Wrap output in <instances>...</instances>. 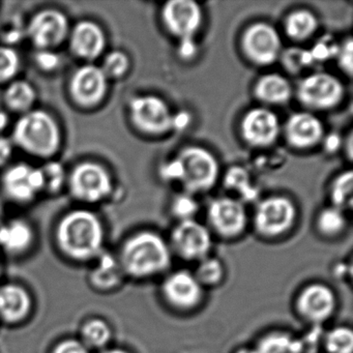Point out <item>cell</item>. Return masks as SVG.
Segmentation results:
<instances>
[{"instance_id":"obj_29","label":"cell","mask_w":353,"mask_h":353,"mask_svg":"<svg viewBox=\"0 0 353 353\" xmlns=\"http://www.w3.org/2000/svg\"><path fill=\"white\" fill-rule=\"evenodd\" d=\"M194 276L202 287L216 286L222 282L225 276L224 266L216 258L205 257L200 260Z\"/></svg>"},{"instance_id":"obj_35","label":"cell","mask_w":353,"mask_h":353,"mask_svg":"<svg viewBox=\"0 0 353 353\" xmlns=\"http://www.w3.org/2000/svg\"><path fill=\"white\" fill-rule=\"evenodd\" d=\"M20 59L14 49L0 47V82L11 80L19 71Z\"/></svg>"},{"instance_id":"obj_15","label":"cell","mask_w":353,"mask_h":353,"mask_svg":"<svg viewBox=\"0 0 353 353\" xmlns=\"http://www.w3.org/2000/svg\"><path fill=\"white\" fill-rule=\"evenodd\" d=\"M208 220L214 230L225 239H233L247 226V212L241 202L232 198L214 200L208 208Z\"/></svg>"},{"instance_id":"obj_46","label":"cell","mask_w":353,"mask_h":353,"mask_svg":"<svg viewBox=\"0 0 353 353\" xmlns=\"http://www.w3.org/2000/svg\"><path fill=\"white\" fill-rule=\"evenodd\" d=\"M235 353H258L255 348H241Z\"/></svg>"},{"instance_id":"obj_8","label":"cell","mask_w":353,"mask_h":353,"mask_svg":"<svg viewBox=\"0 0 353 353\" xmlns=\"http://www.w3.org/2000/svg\"><path fill=\"white\" fill-rule=\"evenodd\" d=\"M245 57L257 65L274 63L280 57L282 43L276 30L270 24L255 23L247 28L241 38Z\"/></svg>"},{"instance_id":"obj_39","label":"cell","mask_w":353,"mask_h":353,"mask_svg":"<svg viewBox=\"0 0 353 353\" xmlns=\"http://www.w3.org/2000/svg\"><path fill=\"white\" fill-rule=\"evenodd\" d=\"M52 353H90L88 348L81 341L68 339L59 343Z\"/></svg>"},{"instance_id":"obj_1","label":"cell","mask_w":353,"mask_h":353,"mask_svg":"<svg viewBox=\"0 0 353 353\" xmlns=\"http://www.w3.org/2000/svg\"><path fill=\"white\" fill-rule=\"evenodd\" d=\"M57 235L61 251L72 259L84 261L102 253L104 229L98 216L88 210L68 214L59 223Z\"/></svg>"},{"instance_id":"obj_37","label":"cell","mask_w":353,"mask_h":353,"mask_svg":"<svg viewBox=\"0 0 353 353\" xmlns=\"http://www.w3.org/2000/svg\"><path fill=\"white\" fill-rule=\"evenodd\" d=\"M171 210L174 216L181 221L193 220L198 210V204L193 198L188 195H181L175 198L172 202Z\"/></svg>"},{"instance_id":"obj_6","label":"cell","mask_w":353,"mask_h":353,"mask_svg":"<svg viewBox=\"0 0 353 353\" xmlns=\"http://www.w3.org/2000/svg\"><path fill=\"white\" fill-rule=\"evenodd\" d=\"M296 219L294 204L284 197H272L263 200L255 212L256 230L268 239L280 236L290 230Z\"/></svg>"},{"instance_id":"obj_27","label":"cell","mask_w":353,"mask_h":353,"mask_svg":"<svg viewBox=\"0 0 353 353\" xmlns=\"http://www.w3.org/2000/svg\"><path fill=\"white\" fill-rule=\"evenodd\" d=\"M36 90L26 81H15L10 84L5 94L8 106L14 111H26L36 101Z\"/></svg>"},{"instance_id":"obj_16","label":"cell","mask_w":353,"mask_h":353,"mask_svg":"<svg viewBox=\"0 0 353 353\" xmlns=\"http://www.w3.org/2000/svg\"><path fill=\"white\" fill-rule=\"evenodd\" d=\"M241 130L243 139L250 145L266 148L278 138L280 123L278 117L268 109H252L243 117Z\"/></svg>"},{"instance_id":"obj_32","label":"cell","mask_w":353,"mask_h":353,"mask_svg":"<svg viewBox=\"0 0 353 353\" xmlns=\"http://www.w3.org/2000/svg\"><path fill=\"white\" fill-rule=\"evenodd\" d=\"M353 175L351 171L342 173L336 177L332 187V200L334 208L342 210V208H351L352 205Z\"/></svg>"},{"instance_id":"obj_47","label":"cell","mask_w":353,"mask_h":353,"mask_svg":"<svg viewBox=\"0 0 353 353\" xmlns=\"http://www.w3.org/2000/svg\"><path fill=\"white\" fill-rule=\"evenodd\" d=\"M1 214H3V206H1V203H0V216H1Z\"/></svg>"},{"instance_id":"obj_12","label":"cell","mask_w":353,"mask_h":353,"mask_svg":"<svg viewBox=\"0 0 353 353\" xmlns=\"http://www.w3.org/2000/svg\"><path fill=\"white\" fill-rule=\"evenodd\" d=\"M162 20L172 36L181 41L194 40V36L201 28L203 14L195 1L172 0L163 8Z\"/></svg>"},{"instance_id":"obj_44","label":"cell","mask_w":353,"mask_h":353,"mask_svg":"<svg viewBox=\"0 0 353 353\" xmlns=\"http://www.w3.org/2000/svg\"><path fill=\"white\" fill-rule=\"evenodd\" d=\"M9 123V117L6 113L0 112V130L5 129Z\"/></svg>"},{"instance_id":"obj_30","label":"cell","mask_w":353,"mask_h":353,"mask_svg":"<svg viewBox=\"0 0 353 353\" xmlns=\"http://www.w3.org/2000/svg\"><path fill=\"white\" fill-rule=\"evenodd\" d=\"M324 348L327 353H352V330L347 326L332 328L324 338Z\"/></svg>"},{"instance_id":"obj_43","label":"cell","mask_w":353,"mask_h":353,"mask_svg":"<svg viewBox=\"0 0 353 353\" xmlns=\"http://www.w3.org/2000/svg\"><path fill=\"white\" fill-rule=\"evenodd\" d=\"M196 44L194 40L181 41V46H179V54L183 59H191L195 55Z\"/></svg>"},{"instance_id":"obj_22","label":"cell","mask_w":353,"mask_h":353,"mask_svg":"<svg viewBox=\"0 0 353 353\" xmlns=\"http://www.w3.org/2000/svg\"><path fill=\"white\" fill-rule=\"evenodd\" d=\"M256 98L266 104L280 105L288 102L292 96V88L288 80L279 74H268L256 82Z\"/></svg>"},{"instance_id":"obj_38","label":"cell","mask_w":353,"mask_h":353,"mask_svg":"<svg viewBox=\"0 0 353 353\" xmlns=\"http://www.w3.org/2000/svg\"><path fill=\"white\" fill-rule=\"evenodd\" d=\"M352 41H351V39H348L344 43V45L336 51L340 67L348 76H351V74H352Z\"/></svg>"},{"instance_id":"obj_34","label":"cell","mask_w":353,"mask_h":353,"mask_svg":"<svg viewBox=\"0 0 353 353\" xmlns=\"http://www.w3.org/2000/svg\"><path fill=\"white\" fill-rule=\"evenodd\" d=\"M130 69L129 57L121 51H113L105 59L103 72L106 77H123Z\"/></svg>"},{"instance_id":"obj_31","label":"cell","mask_w":353,"mask_h":353,"mask_svg":"<svg viewBox=\"0 0 353 353\" xmlns=\"http://www.w3.org/2000/svg\"><path fill=\"white\" fill-rule=\"evenodd\" d=\"M346 220L342 210L336 208H325L317 218V229L326 237H334L343 232Z\"/></svg>"},{"instance_id":"obj_14","label":"cell","mask_w":353,"mask_h":353,"mask_svg":"<svg viewBox=\"0 0 353 353\" xmlns=\"http://www.w3.org/2000/svg\"><path fill=\"white\" fill-rule=\"evenodd\" d=\"M69 32V22L61 12L44 10L37 14L28 26V34L36 46L49 50L61 44Z\"/></svg>"},{"instance_id":"obj_4","label":"cell","mask_w":353,"mask_h":353,"mask_svg":"<svg viewBox=\"0 0 353 353\" xmlns=\"http://www.w3.org/2000/svg\"><path fill=\"white\" fill-rule=\"evenodd\" d=\"M181 179L189 192H205L214 187L219 176V163L214 154L201 148H187L176 157Z\"/></svg>"},{"instance_id":"obj_42","label":"cell","mask_w":353,"mask_h":353,"mask_svg":"<svg viewBox=\"0 0 353 353\" xmlns=\"http://www.w3.org/2000/svg\"><path fill=\"white\" fill-rule=\"evenodd\" d=\"M13 154V143L8 138L0 137V166L8 162Z\"/></svg>"},{"instance_id":"obj_36","label":"cell","mask_w":353,"mask_h":353,"mask_svg":"<svg viewBox=\"0 0 353 353\" xmlns=\"http://www.w3.org/2000/svg\"><path fill=\"white\" fill-rule=\"evenodd\" d=\"M44 179V190L49 192H57L63 187L65 181V170L63 165L57 162H50L45 165L42 169Z\"/></svg>"},{"instance_id":"obj_10","label":"cell","mask_w":353,"mask_h":353,"mask_svg":"<svg viewBox=\"0 0 353 353\" xmlns=\"http://www.w3.org/2000/svg\"><path fill=\"white\" fill-rule=\"evenodd\" d=\"M173 251L185 260H202L212 248V235L203 225L195 220L181 221L171 234Z\"/></svg>"},{"instance_id":"obj_17","label":"cell","mask_w":353,"mask_h":353,"mask_svg":"<svg viewBox=\"0 0 353 353\" xmlns=\"http://www.w3.org/2000/svg\"><path fill=\"white\" fill-rule=\"evenodd\" d=\"M3 185L6 193L12 199L30 201L44 190L42 171L30 165H16L3 175Z\"/></svg>"},{"instance_id":"obj_3","label":"cell","mask_w":353,"mask_h":353,"mask_svg":"<svg viewBox=\"0 0 353 353\" xmlns=\"http://www.w3.org/2000/svg\"><path fill=\"white\" fill-rule=\"evenodd\" d=\"M16 144L39 157L54 154L61 145V131L54 119L42 110L30 111L16 123L14 129Z\"/></svg>"},{"instance_id":"obj_26","label":"cell","mask_w":353,"mask_h":353,"mask_svg":"<svg viewBox=\"0 0 353 353\" xmlns=\"http://www.w3.org/2000/svg\"><path fill=\"white\" fill-rule=\"evenodd\" d=\"M318 20L307 10L292 12L285 21V32L291 40L301 42L307 40L317 30Z\"/></svg>"},{"instance_id":"obj_23","label":"cell","mask_w":353,"mask_h":353,"mask_svg":"<svg viewBox=\"0 0 353 353\" xmlns=\"http://www.w3.org/2000/svg\"><path fill=\"white\" fill-rule=\"evenodd\" d=\"M32 227L22 220H14L0 226V247L10 254H20L32 245Z\"/></svg>"},{"instance_id":"obj_45","label":"cell","mask_w":353,"mask_h":353,"mask_svg":"<svg viewBox=\"0 0 353 353\" xmlns=\"http://www.w3.org/2000/svg\"><path fill=\"white\" fill-rule=\"evenodd\" d=\"M102 353H130V352H128L127 350H123V349L113 348V349H108V350H105L104 352H102Z\"/></svg>"},{"instance_id":"obj_11","label":"cell","mask_w":353,"mask_h":353,"mask_svg":"<svg viewBox=\"0 0 353 353\" xmlns=\"http://www.w3.org/2000/svg\"><path fill=\"white\" fill-rule=\"evenodd\" d=\"M72 194L77 199L98 202L112 190V181L106 169L94 163H84L74 169L70 179Z\"/></svg>"},{"instance_id":"obj_7","label":"cell","mask_w":353,"mask_h":353,"mask_svg":"<svg viewBox=\"0 0 353 353\" xmlns=\"http://www.w3.org/2000/svg\"><path fill=\"white\" fill-rule=\"evenodd\" d=\"M134 125L148 135H162L173 128V115L168 105L154 96L138 97L130 104Z\"/></svg>"},{"instance_id":"obj_41","label":"cell","mask_w":353,"mask_h":353,"mask_svg":"<svg viewBox=\"0 0 353 353\" xmlns=\"http://www.w3.org/2000/svg\"><path fill=\"white\" fill-rule=\"evenodd\" d=\"M161 174L166 179L179 181V179H181V168H179V162H177L176 159L173 160L172 162H169L168 164L164 165Z\"/></svg>"},{"instance_id":"obj_9","label":"cell","mask_w":353,"mask_h":353,"mask_svg":"<svg viewBox=\"0 0 353 353\" xmlns=\"http://www.w3.org/2000/svg\"><path fill=\"white\" fill-rule=\"evenodd\" d=\"M294 305L297 314L305 321L321 324L336 311V293L323 283H312L299 293Z\"/></svg>"},{"instance_id":"obj_40","label":"cell","mask_w":353,"mask_h":353,"mask_svg":"<svg viewBox=\"0 0 353 353\" xmlns=\"http://www.w3.org/2000/svg\"><path fill=\"white\" fill-rule=\"evenodd\" d=\"M36 61L41 69L45 71L54 70L59 65V57L50 50H41L37 54Z\"/></svg>"},{"instance_id":"obj_21","label":"cell","mask_w":353,"mask_h":353,"mask_svg":"<svg viewBox=\"0 0 353 353\" xmlns=\"http://www.w3.org/2000/svg\"><path fill=\"white\" fill-rule=\"evenodd\" d=\"M32 299L26 289L17 284L0 287V317L9 323H17L28 317Z\"/></svg>"},{"instance_id":"obj_33","label":"cell","mask_w":353,"mask_h":353,"mask_svg":"<svg viewBox=\"0 0 353 353\" xmlns=\"http://www.w3.org/2000/svg\"><path fill=\"white\" fill-rule=\"evenodd\" d=\"M225 185L228 189H233L241 193L247 200H252L256 195V191L251 185L249 174L241 167H233L225 177Z\"/></svg>"},{"instance_id":"obj_28","label":"cell","mask_w":353,"mask_h":353,"mask_svg":"<svg viewBox=\"0 0 353 353\" xmlns=\"http://www.w3.org/2000/svg\"><path fill=\"white\" fill-rule=\"evenodd\" d=\"M82 341L88 348H101L108 344L112 332L110 326L102 319H92L86 322L82 327Z\"/></svg>"},{"instance_id":"obj_5","label":"cell","mask_w":353,"mask_h":353,"mask_svg":"<svg viewBox=\"0 0 353 353\" xmlns=\"http://www.w3.org/2000/svg\"><path fill=\"white\" fill-rule=\"evenodd\" d=\"M299 102L313 110H327L338 106L344 97V88L330 74L316 73L305 77L297 88Z\"/></svg>"},{"instance_id":"obj_25","label":"cell","mask_w":353,"mask_h":353,"mask_svg":"<svg viewBox=\"0 0 353 353\" xmlns=\"http://www.w3.org/2000/svg\"><path fill=\"white\" fill-rule=\"evenodd\" d=\"M258 353H303L301 339L286 332H272L260 339L256 346Z\"/></svg>"},{"instance_id":"obj_24","label":"cell","mask_w":353,"mask_h":353,"mask_svg":"<svg viewBox=\"0 0 353 353\" xmlns=\"http://www.w3.org/2000/svg\"><path fill=\"white\" fill-rule=\"evenodd\" d=\"M97 258V265L90 274L92 284L99 290L104 291L119 286L123 274L119 260L110 254H100Z\"/></svg>"},{"instance_id":"obj_19","label":"cell","mask_w":353,"mask_h":353,"mask_svg":"<svg viewBox=\"0 0 353 353\" xmlns=\"http://www.w3.org/2000/svg\"><path fill=\"white\" fill-rule=\"evenodd\" d=\"M287 141L293 148L307 150L313 148L323 137L321 121L309 112L291 115L285 125Z\"/></svg>"},{"instance_id":"obj_18","label":"cell","mask_w":353,"mask_h":353,"mask_svg":"<svg viewBox=\"0 0 353 353\" xmlns=\"http://www.w3.org/2000/svg\"><path fill=\"white\" fill-rule=\"evenodd\" d=\"M107 79L102 68L84 65L72 78V96L82 106H94L106 94Z\"/></svg>"},{"instance_id":"obj_20","label":"cell","mask_w":353,"mask_h":353,"mask_svg":"<svg viewBox=\"0 0 353 353\" xmlns=\"http://www.w3.org/2000/svg\"><path fill=\"white\" fill-rule=\"evenodd\" d=\"M106 39L102 28L90 21H82L71 34V47L77 57L92 61L102 54Z\"/></svg>"},{"instance_id":"obj_2","label":"cell","mask_w":353,"mask_h":353,"mask_svg":"<svg viewBox=\"0 0 353 353\" xmlns=\"http://www.w3.org/2000/svg\"><path fill=\"white\" fill-rule=\"evenodd\" d=\"M119 263L123 272L133 278L157 276L170 266V248L157 233L142 231L125 241Z\"/></svg>"},{"instance_id":"obj_13","label":"cell","mask_w":353,"mask_h":353,"mask_svg":"<svg viewBox=\"0 0 353 353\" xmlns=\"http://www.w3.org/2000/svg\"><path fill=\"white\" fill-rule=\"evenodd\" d=\"M162 294L171 307L179 311H189L201 303L203 287L189 270H177L165 279Z\"/></svg>"}]
</instances>
